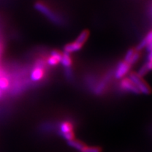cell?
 <instances>
[{
	"label": "cell",
	"instance_id": "1",
	"mask_svg": "<svg viewBox=\"0 0 152 152\" xmlns=\"http://www.w3.org/2000/svg\"><path fill=\"white\" fill-rule=\"evenodd\" d=\"M35 7L39 12H40L42 14L46 16L49 20L54 23H61L62 19L60 18V16H58L56 13H54L52 9H50V8H49L45 4L38 1L35 4Z\"/></svg>",
	"mask_w": 152,
	"mask_h": 152
},
{
	"label": "cell",
	"instance_id": "2",
	"mask_svg": "<svg viewBox=\"0 0 152 152\" xmlns=\"http://www.w3.org/2000/svg\"><path fill=\"white\" fill-rule=\"evenodd\" d=\"M129 79L135 85L140 93L144 94H149L151 92V88L147 85V83L143 79H142V77L139 76L137 73H130Z\"/></svg>",
	"mask_w": 152,
	"mask_h": 152
},
{
	"label": "cell",
	"instance_id": "3",
	"mask_svg": "<svg viewBox=\"0 0 152 152\" xmlns=\"http://www.w3.org/2000/svg\"><path fill=\"white\" fill-rule=\"evenodd\" d=\"M130 65L125 61L120 62L115 72V77L116 79H122L128 73L130 69Z\"/></svg>",
	"mask_w": 152,
	"mask_h": 152
},
{
	"label": "cell",
	"instance_id": "4",
	"mask_svg": "<svg viewBox=\"0 0 152 152\" xmlns=\"http://www.w3.org/2000/svg\"><path fill=\"white\" fill-rule=\"evenodd\" d=\"M43 66V61L38 63L37 66L34 68L33 71L30 73V79H31V80L37 82L43 78L44 75H45V71H44Z\"/></svg>",
	"mask_w": 152,
	"mask_h": 152
},
{
	"label": "cell",
	"instance_id": "5",
	"mask_svg": "<svg viewBox=\"0 0 152 152\" xmlns=\"http://www.w3.org/2000/svg\"><path fill=\"white\" fill-rule=\"evenodd\" d=\"M120 86H121L123 90L127 91V92L134 93V94H140V93L137 87L135 86V85L129 78L123 79L121 82Z\"/></svg>",
	"mask_w": 152,
	"mask_h": 152
},
{
	"label": "cell",
	"instance_id": "6",
	"mask_svg": "<svg viewBox=\"0 0 152 152\" xmlns=\"http://www.w3.org/2000/svg\"><path fill=\"white\" fill-rule=\"evenodd\" d=\"M62 57V53L56 50H54L51 52L50 56L47 59V64L49 66H54L58 64L61 62V59Z\"/></svg>",
	"mask_w": 152,
	"mask_h": 152
},
{
	"label": "cell",
	"instance_id": "7",
	"mask_svg": "<svg viewBox=\"0 0 152 152\" xmlns=\"http://www.w3.org/2000/svg\"><path fill=\"white\" fill-rule=\"evenodd\" d=\"M83 45H80V44L77 43V42H71L66 45L64 48V53H67V54H71V53L76 52L77 51L80 50L83 47Z\"/></svg>",
	"mask_w": 152,
	"mask_h": 152
},
{
	"label": "cell",
	"instance_id": "8",
	"mask_svg": "<svg viewBox=\"0 0 152 152\" xmlns=\"http://www.w3.org/2000/svg\"><path fill=\"white\" fill-rule=\"evenodd\" d=\"M68 144L70 146V147H71L74 148V149L78 150V151H82L85 147H87L86 144H85V143H83V142L80 141V140H75V139L68 141Z\"/></svg>",
	"mask_w": 152,
	"mask_h": 152
},
{
	"label": "cell",
	"instance_id": "9",
	"mask_svg": "<svg viewBox=\"0 0 152 152\" xmlns=\"http://www.w3.org/2000/svg\"><path fill=\"white\" fill-rule=\"evenodd\" d=\"M60 63L65 68H71L72 66V59L70 56V54L67 53H63Z\"/></svg>",
	"mask_w": 152,
	"mask_h": 152
},
{
	"label": "cell",
	"instance_id": "10",
	"mask_svg": "<svg viewBox=\"0 0 152 152\" xmlns=\"http://www.w3.org/2000/svg\"><path fill=\"white\" fill-rule=\"evenodd\" d=\"M60 130L62 132V134L68 132H71L73 130V125L69 121H65V122H63L61 124Z\"/></svg>",
	"mask_w": 152,
	"mask_h": 152
},
{
	"label": "cell",
	"instance_id": "11",
	"mask_svg": "<svg viewBox=\"0 0 152 152\" xmlns=\"http://www.w3.org/2000/svg\"><path fill=\"white\" fill-rule=\"evenodd\" d=\"M89 37V33L86 30L83 31L80 34H79V35L77 36V37L76 38L75 42H77V43L80 44V45H84L85 42L87 40Z\"/></svg>",
	"mask_w": 152,
	"mask_h": 152
},
{
	"label": "cell",
	"instance_id": "12",
	"mask_svg": "<svg viewBox=\"0 0 152 152\" xmlns=\"http://www.w3.org/2000/svg\"><path fill=\"white\" fill-rule=\"evenodd\" d=\"M9 80L5 75L0 76V90H6L9 87Z\"/></svg>",
	"mask_w": 152,
	"mask_h": 152
},
{
	"label": "cell",
	"instance_id": "13",
	"mask_svg": "<svg viewBox=\"0 0 152 152\" xmlns=\"http://www.w3.org/2000/svg\"><path fill=\"white\" fill-rule=\"evenodd\" d=\"M149 69H148L147 66V64H144L143 66H142L141 68H140V70H139L138 72H137V75L139 76H140V77H143L147 74L148 72H149Z\"/></svg>",
	"mask_w": 152,
	"mask_h": 152
},
{
	"label": "cell",
	"instance_id": "14",
	"mask_svg": "<svg viewBox=\"0 0 152 152\" xmlns=\"http://www.w3.org/2000/svg\"><path fill=\"white\" fill-rule=\"evenodd\" d=\"M135 52H136L135 49H131L130 50H128V52L126 53V54H125V58H124L125 61L127 63H129V61H130L131 58H132V57L133 56V55L134 54V53Z\"/></svg>",
	"mask_w": 152,
	"mask_h": 152
},
{
	"label": "cell",
	"instance_id": "15",
	"mask_svg": "<svg viewBox=\"0 0 152 152\" xmlns=\"http://www.w3.org/2000/svg\"><path fill=\"white\" fill-rule=\"evenodd\" d=\"M102 149L98 147H87L81 152H101Z\"/></svg>",
	"mask_w": 152,
	"mask_h": 152
},
{
	"label": "cell",
	"instance_id": "16",
	"mask_svg": "<svg viewBox=\"0 0 152 152\" xmlns=\"http://www.w3.org/2000/svg\"><path fill=\"white\" fill-rule=\"evenodd\" d=\"M62 135L64 137V139L67 140L68 142L70 141V140H73V139H75V134H74L73 131L64 133V134H62Z\"/></svg>",
	"mask_w": 152,
	"mask_h": 152
},
{
	"label": "cell",
	"instance_id": "17",
	"mask_svg": "<svg viewBox=\"0 0 152 152\" xmlns=\"http://www.w3.org/2000/svg\"><path fill=\"white\" fill-rule=\"evenodd\" d=\"M140 53H139L138 51H137H137H136V52L134 53V55H133V56L132 57V58H131L130 61H129L128 64H130V66L131 65H133V64H135V63L139 59H140Z\"/></svg>",
	"mask_w": 152,
	"mask_h": 152
},
{
	"label": "cell",
	"instance_id": "18",
	"mask_svg": "<svg viewBox=\"0 0 152 152\" xmlns=\"http://www.w3.org/2000/svg\"><path fill=\"white\" fill-rule=\"evenodd\" d=\"M66 75L67 76L68 78H71L73 75V73H72V70L71 68H66Z\"/></svg>",
	"mask_w": 152,
	"mask_h": 152
},
{
	"label": "cell",
	"instance_id": "19",
	"mask_svg": "<svg viewBox=\"0 0 152 152\" xmlns=\"http://www.w3.org/2000/svg\"><path fill=\"white\" fill-rule=\"evenodd\" d=\"M3 51H4V45H3V43L1 42V41H0V60H1V55H2Z\"/></svg>",
	"mask_w": 152,
	"mask_h": 152
},
{
	"label": "cell",
	"instance_id": "20",
	"mask_svg": "<svg viewBox=\"0 0 152 152\" xmlns=\"http://www.w3.org/2000/svg\"><path fill=\"white\" fill-rule=\"evenodd\" d=\"M146 64H147V66L148 69H149V71H152V60L147 61V63Z\"/></svg>",
	"mask_w": 152,
	"mask_h": 152
},
{
	"label": "cell",
	"instance_id": "21",
	"mask_svg": "<svg viewBox=\"0 0 152 152\" xmlns=\"http://www.w3.org/2000/svg\"><path fill=\"white\" fill-rule=\"evenodd\" d=\"M5 75L4 71H3V69L1 68V66H0V76H2V75Z\"/></svg>",
	"mask_w": 152,
	"mask_h": 152
},
{
	"label": "cell",
	"instance_id": "22",
	"mask_svg": "<svg viewBox=\"0 0 152 152\" xmlns=\"http://www.w3.org/2000/svg\"><path fill=\"white\" fill-rule=\"evenodd\" d=\"M1 90H0V96H1Z\"/></svg>",
	"mask_w": 152,
	"mask_h": 152
}]
</instances>
